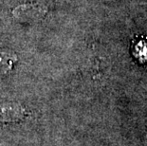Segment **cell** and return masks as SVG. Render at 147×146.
Masks as SVG:
<instances>
[{"label": "cell", "instance_id": "6da1fadb", "mask_svg": "<svg viewBox=\"0 0 147 146\" xmlns=\"http://www.w3.org/2000/svg\"><path fill=\"white\" fill-rule=\"evenodd\" d=\"M47 9L43 6L34 3H28L17 6L13 9L12 14L16 19L23 22H33L38 21L45 16Z\"/></svg>", "mask_w": 147, "mask_h": 146}, {"label": "cell", "instance_id": "7a4b0ae2", "mask_svg": "<svg viewBox=\"0 0 147 146\" xmlns=\"http://www.w3.org/2000/svg\"><path fill=\"white\" fill-rule=\"evenodd\" d=\"M27 116V111L15 104H0V123L20 122Z\"/></svg>", "mask_w": 147, "mask_h": 146}, {"label": "cell", "instance_id": "3957f363", "mask_svg": "<svg viewBox=\"0 0 147 146\" xmlns=\"http://www.w3.org/2000/svg\"><path fill=\"white\" fill-rule=\"evenodd\" d=\"M16 61V56L13 54L0 51V76L5 75L10 71Z\"/></svg>", "mask_w": 147, "mask_h": 146}]
</instances>
